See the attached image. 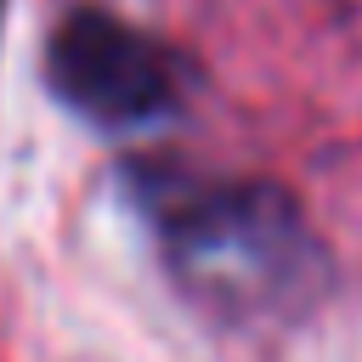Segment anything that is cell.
<instances>
[{"label":"cell","mask_w":362,"mask_h":362,"mask_svg":"<svg viewBox=\"0 0 362 362\" xmlns=\"http://www.w3.org/2000/svg\"><path fill=\"white\" fill-rule=\"evenodd\" d=\"M164 260L181 288L221 317L300 311L322 277V243L277 181H187L153 192Z\"/></svg>","instance_id":"obj_1"},{"label":"cell","mask_w":362,"mask_h":362,"mask_svg":"<svg viewBox=\"0 0 362 362\" xmlns=\"http://www.w3.org/2000/svg\"><path fill=\"white\" fill-rule=\"evenodd\" d=\"M45 74L57 96L90 124H147L181 96L175 51L107 11H74L68 23H57Z\"/></svg>","instance_id":"obj_2"},{"label":"cell","mask_w":362,"mask_h":362,"mask_svg":"<svg viewBox=\"0 0 362 362\" xmlns=\"http://www.w3.org/2000/svg\"><path fill=\"white\" fill-rule=\"evenodd\" d=\"M0 11H6V0H0Z\"/></svg>","instance_id":"obj_3"}]
</instances>
